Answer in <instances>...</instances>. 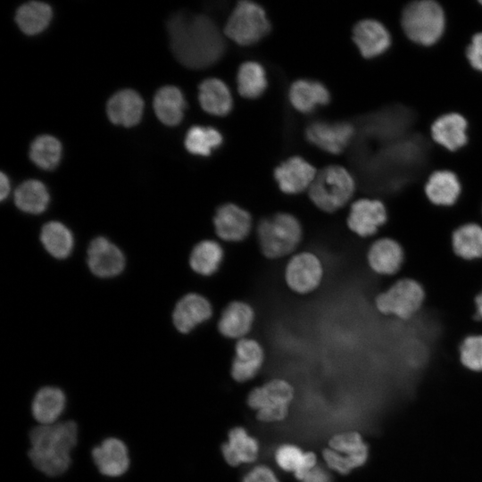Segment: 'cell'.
<instances>
[{
    "mask_svg": "<svg viewBox=\"0 0 482 482\" xmlns=\"http://www.w3.org/2000/svg\"><path fill=\"white\" fill-rule=\"evenodd\" d=\"M356 181L340 165H329L317 172L308 189L311 201L325 212H334L346 205L354 195Z\"/></svg>",
    "mask_w": 482,
    "mask_h": 482,
    "instance_id": "cell-5",
    "label": "cell"
},
{
    "mask_svg": "<svg viewBox=\"0 0 482 482\" xmlns=\"http://www.w3.org/2000/svg\"><path fill=\"white\" fill-rule=\"evenodd\" d=\"M237 89L245 98L259 97L267 87L266 73L257 62H245L238 69L237 75Z\"/></svg>",
    "mask_w": 482,
    "mask_h": 482,
    "instance_id": "cell-35",
    "label": "cell"
},
{
    "mask_svg": "<svg viewBox=\"0 0 482 482\" xmlns=\"http://www.w3.org/2000/svg\"><path fill=\"white\" fill-rule=\"evenodd\" d=\"M316 466L317 457L315 453L312 452H305L303 462L294 475L298 480L302 481L308 472H310Z\"/></svg>",
    "mask_w": 482,
    "mask_h": 482,
    "instance_id": "cell-42",
    "label": "cell"
},
{
    "mask_svg": "<svg viewBox=\"0 0 482 482\" xmlns=\"http://www.w3.org/2000/svg\"><path fill=\"white\" fill-rule=\"evenodd\" d=\"M355 135V126L348 121H314L305 129V136L309 142L335 154L342 153Z\"/></svg>",
    "mask_w": 482,
    "mask_h": 482,
    "instance_id": "cell-15",
    "label": "cell"
},
{
    "mask_svg": "<svg viewBox=\"0 0 482 482\" xmlns=\"http://www.w3.org/2000/svg\"><path fill=\"white\" fill-rule=\"evenodd\" d=\"M167 29L175 57L188 68L208 67L225 52L220 31L206 15L175 14L169 20Z\"/></svg>",
    "mask_w": 482,
    "mask_h": 482,
    "instance_id": "cell-1",
    "label": "cell"
},
{
    "mask_svg": "<svg viewBox=\"0 0 482 482\" xmlns=\"http://www.w3.org/2000/svg\"><path fill=\"white\" fill-rule=\"evenodd\" d=\"M221 453L229 465L252 463L258 457L259 444L244 428L236 427L229 431Z\"/></svg>",
    "mask_w": 482,
    "mask_h": 482,
    "instance_id": "cell-26",
    "label": "cell"
},
{
    "mask_svg": "<svg viewBox=\"0 0 482 482\" xmlns=\"http://www.w3.org/2000/svg\"><path fill=\"white\" fill-rule=\"evenodd\" d=\"M87 262L90 271L102 278L118 276L126 265L122 251L104 237H97L90 242Z\"/></svg>",
    "mask_w": 482,
    "mask_h": 482,
    "instance_id": "cell-16",
    "label": "cell"
},
{
    "mask_svg": "<svg viewBox=\"0 0 482 482\" xmlns=\"http://www.w3.org/2000/svg\"><path fill=\"white\" fill-rule=\"evenodd\" d=\"M51 18L52 9L47 4L31 1L20 6L15 21L25 34L35 35L47 27Z\"/></svg>",
    "mask_w": 482,
    "mask_h": 482,
    "instance_id": "cell-34",
    "label": "cell"
},
{
    "mask_svg": "<svg viewBox=\"0 0 482 482\" xmlns=\"http://www.w3.org/2000/svg\"><path fill=\"white\" fill-rule=\"evenodd\" d=\"M470 67L482 73V31L475 33L465 50Z\"/></svg>",
    "mask_w": 482,
    "mask_h": 482,
    "instance_id": "cell-40",
    "label": "cell"
},
{
    "mask_svg": "<svg viewBox=\"0 0 482 482\" xmlns=\"http://www.w3.org/2000/svg\"><path fill=\"white\" fill-rule=\"evenodd\" d=\"M39 238L46 251L56 259L69 257L73 250V235L70 229L60 221L46 223L41 229Z\"/></svg>",
    "mask_w": 482,
    "mask_h": 482,
    "instance_id": "cell-32",
    "label": "cell"
},
{
    "mask_svg": "<svg viewBox=\"0 0 482 482\" xmlns=\"http://www.w3.org/2000/svg\"><path fill=\"white\" fill-rule=\"evenodd\" d=\"M322 278V263L319 257L311 252L294 254L285 269V280L287 287L300 295H306L317 289Z\"/></svg>",
    "mask_w": 482,
    "mask_h": 482,
    "instance_id": "cell-12",
    "label": "cell"
},
{
    "mask_svg": "<svg viewBox=\"0 0 482 482\" xmlns=\"http://www.w3.org/2000/svg\"><path fill=\"white\" fill-rule=\"evenodd\" d=\"M405 260L402 245L394 238L382 237L374 239L366 253L367 265L380 277L395 278Z\"/></svg>",
    "mask_w": 482,
    "mask_h": 482,
    "instance_id": "cell-14",
    "label": "cell"
},
{
    "mask_svg": "<svg viewBox=\"0 0 482 482\" xmlns=\"http://www.w3.org/2000/svg\"><path fill=\"white\" fill-rule=\"evenodd\" d=\"M352 39L362 57L377 59L385 54L392 46L393 37L388 28L379 20H360L352 29Z\"/></svg>",
    "mask_w": 482,
    "mask_h": 482,
    "instance_id": "cell-13",
    "label": "cell"
},
{
    "mask_svg": "<svg viewBox=\"0 0 482 482\" xmlns=\"http://www.w3.org/2000/svg\"><path fill=\"white\" fill-rule=\"evenodd\" d=\"M186 102L181 91L174 86L160 88L154 98V110L157 118L165 125L179 124L183 118Z\"/></svg>",
    "mask_w": 482,
    "mask_h": 482,
    "instance_id": "cell-31",
    "label": "cell"
},
{
    "mask_svg": "<svg viewBox=\"0 0 482 482\" xmlns=\"http://www.w3.org/2000/svg\"><path fill=\"white\" fill-rule=\"evenodd\" d=\"M303 229L298 219L288 212H277L262 219L257 239L262 253L278 259L292 253L299 245Z\"/></svg>",
    "mask_w": 482,
    "mask_h": 482,
    "instance_id": "cell-4",
    "label": "cell"
},
{
    "mask_svg": "<svg viewBox=\"0 0 482 482\" xmlns=\"http://www.w3.org/2000/svg\"><path fill=\"white\" fill-rule=\"evenodd\" d=\"M222 135L216 129L194 126L187 133L185 146L193 154L208 156L222 144Z\"/></svg>",
    "mask_w": 482,
    "mask_h": 482,
    "instance_id": "cell-36",
    "label": "cell"
},
{
    "mask_svg": "<svg viewBox=\"0 0 482 482\" xmlns=\"http://www.w3.org/2000/svg\"><path fill=\"white\" fill-rule=\"evenodd\" d=\"M292 385L282 378H274L253 389L247 397L248 405L256 411V417L263 422L283 420L293 400Z\"/></svg>",
    "mask_w": 482,
    "mask_h": 482,
    "instance_id": "cell-9",
    "label": "cell"
},
{
    "mask_svg": "<svg viewBox=\"0 0 482 482\" xmlns=\"http://www.w3.org/2000/svg\"><path fill=\"white\" fill-rule=\"evenodd\" d=\"M252 222L250 212L232 203L219 206L213 216L216 235L231 243L245 240L251 232Z\"/></svg>",
    "mask_w": 482,
    "mask_h": 482,
    "instance_id": "cell-17",
    "label": "cell"
},
{
    "mask_svg": "<svg viewBox=\"0 0 482 482\" xmlns=\"http://www.w3.org/2000/svg\"><path fill=\"white\" fill-rule=\"evenodd\" d=\"M289 101L297 111L308 113L318 105H326L330 101L327 87L319 81L298 79L289 89Z\"/></svg>",
    "mask_w": 482,
    "mask_h": 482,
    "instance_id": "cell-27",
    "label": "cell"
},
{
    "mask_svg": "<svg viewBox=\"0 0 482 482\" xmlns=\"http://www.w3.org/2000/svg\"><path fill=\"white\" fill-rule=\"evenodd\" d=\"M453 253L461 260L474 262L482 259V226L467 222L456 228L451 237Z\"/></svg>",
    "mask_w": 482,
    "mask_h": 482,
    "instance_id": "cell-28",
    "label": "cell"
},
{
    "mask_svg": "<svg viewBox=\"0 0 482 482\" xmlns=\"http://www.w3.org/2000/svg\"><path fill=\"white\" fill-rule=\"evenodd\" d=\"M199 102L206 112L218 116L227 115L233 106L229 87L216 78L207 79L199 85Z\"/></svg>",
    "mask_w": 482,
    "mask_h": 482,
    "instance_id": "cell-29",
    "label": "cell"
},
{
    "mask_svg": "<svg viewBox=\"0 0 482 482\" xmlns=\"http://www.w3.org/2000/svg\"><path fill=\"white\" fill-rule=\"evenodd\" d=\"M459 355L465 369L482 373V334L467 336L460 345Z\"/></svg>",
    "mask_w": 482,
    "mask_h": 482,
    "instance_id": "cell-38",
    "label": "cell"
},
{
    "mask_svg": "<svg viewBox=\"0 0 482 482\" xmlns=\"http://www.w3.org/2000/svg\"><path fill=\"white\" fill-rule=\"evenodd\" d=\"M263 362L264 350L261 344L253 338H241L235 345L231 376L237 382L248 381L259 372Z\"/></svg>",
    "mask_w": 482,
    "mask_h": 482,
    "instance_id": "cell-23",
    "label": "cell"
},
{
    "mask_svg": "<svg viewBox=\"0 0 482 482\" xmlns=\"http://www.w3.org/2000/svg\"><path fill=\"white\" fill-rule=\"evenodd\" d=\"M305 452L295 445L284 444L277 448L274 458L283 470L295 473L303 462Z\"/></svg>",
    "mask_w": 482,
    "mask_h": 482,
    "instance_id": "cell-39",
    "label": "cell"
},
{
    "mask_svg": "<svg viewBox=\"0 0 482 482\" xmlns=\"http://www.w3.org/2000/svg\"><path fill=\"white\" fill-rule=\"evenodd\" d=\"M302 482H330V476L324 468L317 465L308 472Z\"/></svg>",
    "mask_w": 482,
    "mask_h": 482,
    "instance_id": "cell-43",
    "label": "cell"
},
{
    "mask_svg": "<svg viewBox=\"0 0 482 482\" xmlns=\"http://www.w3.org/2000/svg\"><path fill=\"white\" fill-rule=\"evenodd\" d=\"M212 316V305L210 301L198 293H188L175 304L172 322L179 332L187 334Z\"/></svg>",
    "mask_w": 482,
    "mask_h": 482,
    "instance_id": "cell-19",
    "label": "cell"
},
{
    "mask_svg": "<svg viewBox=\"0 0 482 482\" xmlns=\"http://www.w3.org/2000/svg\"><path fill=\"white\" fill-rule=\"evenodd\" d=\"M328 444L329 447L323 451V460L330 470L341 475L360 470L369 461L370 445L358 430L336 434Z\"/></svg>",
    "mask_w": 482,
    "mask_h": 482,
    "instance_id": "cell-7",
    "label": "cell"
},
{
    "mask_svg": "<svg viewBox=\"0 0 482 482\" xmlns=\"http://www.w3.org/2000/svg\"><path fill=\"white\" fill-rule=\"evenodd\" d=\"M143 109L141 96L134 90L124 89L109 99L106 111L112 123L131 127L139 122Z\"/></svg>",
    "mask_w": 482,
    "mask_h": 482,
    "instance_id": "cell-25",
    "label": "cell"
},
{
    "mask_svg": "<svg viewBox=\"0 0 482 482\" xmlns=\"http://www.w3.org/2000/svg\"><path fill=\"white\" fill-rule=\"evenodd\" d=\"M224 258V250L215 240L198 242L189 255V266L195 273L208 277L218 271Z\"/></svg>",
    "mask_w": 482,
    "mask_h": 482,
    "instance_id": "cell-30",
    "label": "cell"
},
{
    "mask_svg": "<svg viewBox=\"0 0 482 482\" xmlns=\"http://www.w3.org/2000/svg\"><path fill=\"white\" fill-rule=\"evenodd\" d=\"M387 220L388 212L383 201L361 197L351 204L346 225L360 238L374 239Z\"/></svg>",
    "mask_w": 482,
    "mask_h": 482,
    "instance_id": "cell-10",
    "label": "cell"
},
{
    "mask_svg": "<svg viewBox=\"0 0 482 482\" xmlns=\"http://www.w3.org/2000/svg\"><path fill=\"white\" fill-rule=\"evenodd\" d=\"M242 482H280L275 472L267 465L253 467L243 478Z\"/></svg>",
    "mask_w": 482,
    "mask_h": 482,
    "instance_id": "cell-41",
    "label": "cell"
},
{
    "mask_svg": "<svg viewBox=\"0 0 482 482\" xmlns=\"http://www.w3.org/2000/svg\"><path fill=\"white\" fill-rule=\"evenodd\" d=\"M79 442V426L74 420L37 424L28 432L27 457L31 466L46 478L61 477L71 468L72 453Z\"/></svg>",
    "mask_w": 482,
    "mask_h": 482,
    "instance_id": "cell-2",
    "label": "cell"
},
{
    "mask_svg": "<svg viewBox=\"0 0 482 482\" xmlns=\"http://www.w3.org/2000/svg\"><path fill=\"white\" fill-rule=\"evenodd\" d=\"M255 318L253 307L243 301L230 302L218 321L219 332L227 338L241 339L250 332Z\"/></svg>",
    "mask_w": 482,
    "mask_h": 482,
    "instance_id": "cell-24",
    "label": "cell"
},
{
    "mask_svg": "<svg viewBox=\"0 0 482 482\" xmlns=\"http://www.w3.org/2000/svg\"><path fill=\"white\" fill-rule=\"evenodd\" d=\"M66 393L57 386H44L33 395L29 412L37 425H50L59 421L67 408Z\"/></svg>",
    "mask_w": 482,
    "mask_h": 482,
    "instance_id": "cell-20",
    "label": "cell"
},
{
    "mask_svg": "<svg viewBox=\"0 0 482 482\" xmlns=\"http://www.w3.org/2000/svg\"><path fill=\"white\" fill-rule=\"evenodd\" d=\"M50 196L46 186L39 180L29 179L15 190L14 203L23 212L39 214L46 211Z\"/></svg>",
    "mask_w": 482,
    "mask_h": 482,
    "instance_id": "cell-33",
    "label": "cell"
},
{
    "mask_svg": "<svg viewBox=\"0 0 482 482\" xmlns=\"http://www.w3.org/2000/svg\"><path fill=\"white\" fill-rule=\"evenodd\" d=\"M270 30V24L262 6L251 1H240L230 13L224 33L241 46L257 43Z\"/></svg>",
    "mask_w": 482,
    "mask_h": 482,
    "instance_id": "cell-8",
    "label": "cell"
},
{
    "mask_svg": "<svg viewBox=\"0 0 482 482\" xmlns=\"http://www.w3.org/2000/svg\"><path fill=\"white\" fill-rule=\"evenodd\" d=\"M461 192L462 185L458 175L450 170L433 171L424 186V193L428 202L440 208L455 205Z\"/></svg>",
    "mask_w": 482,
    "mask_h": 482,
    "instance_id": "cell-22",
    "label": "cell"
},
{
    "mask_svg": "<svg viewBox=\"0 0 482 482\" xmlns=\"http://www.w3.org/2000/svg\"><path fill=\"white\" fill-rule=\"evenodd\" d=\"M61 154V143L49 135L37 137L30 145V159L37 166L44 170L55 168L59 163Z\"/></svg>",
    "mask_w": 482,
    "mask_h": 482,
    "instance_id": "cell-37",
    "label": "cell"
},
{
    "mask_svg": "<svg viewBox=\"0 0 482 482\" xmlns=\"http://www.w3.org/2000/svg\"><path fill=\"white\" fill-rule=\"evenodd\" d=\"M10 181L8 177L2 171L0 175V199L4 201L10 193Z\"/></svg>",
    "mask_w": 482,
    "mask_h": 482,
    "instance_id": "cell-44",
    "label": "cell"
},
{
    "mask_svg": "<svg viewBox=\"0 0 482 482\" xmlns=\"http://www.w3.org/2000/svg\"><path fill=\"white\" fill-rule=\"evenodd\" d=\"M90 456L97 472L108 478L126 475L131 466L129 448L120 437H104L90 450Z\"/></svg>",
    "mask_w": 482,
    "mask_h": 482,
    "instance_id": "cell-11",
    "label": "cell"
},
{
    "mask_svg": "<svg viewBox=\"0 0 482 482\" xmlns=\"http://www.w3.org/2000/svg\"><path fill=\"white\" fill-rule=\"evenodd\" d=\"M479 4L482 5V0H478Z\"/></svg>",
    "mask_w": 482,
    "mask_h": 482,
    "instance_id": "cell-46",
    "label": "cell"
},
{
    "mask_svg": "<svg viewBox=\"0 0 482 482\" xmlns=\"http://www.w3.org/2000/svg\"><path fill=\"white\" fill-rule=\"evenodd\" d=\"M425 298V289L419 281L400 278L376 295L374 305L382 315L409 320L421 310Z\"/></svg>",
    "mask_w": 482,
    "mask_h": 482,
    "instance_id": "cell-6",
    "label": "cell"
},
{
    "mask_svg": "<svg viewBox=\"0 0 482 482\" xmlns=\"http://www.w3.org/2000/svg\"><path fill=\"white\" fill-rule=\"evenodd\" d=\"M316 174L315 168L299 156L290 157L274 170V178L279 189L288 195L309 189Z\"/></svg>",
    "mask_w": 482,
    "mask_h": 482,
    "instance_id": "cell-21",
    "label": "cell"
},
{
    "mask_svg": "<svg viewBox=\"0 0 482 482\" xmlns=\"http://www.w3.org/2000/svg\"><path fill=\"white\" fill-rule=\"evenodd\" d=\"M400 25L410 41L420 46H432L445 34V12L436 0L410 1L403 6Z\"/></svg>",
    "mask_w": 482,
    "mask_h": 482,
    "instance_id": "cell-3",
    "label": "cell"
},
{
    "mask_svg": "<svg viewBox=\"0 0 482 482\" xmlns=\"http://www.w3.org/2000/svg\"><path fill=\"white\" fill-rule=\"evenodd\" d=\"M474 303L476 307L474 320L482 321V291L476 295Z\"/></svg>",
    "mask_w": 482,
    "mask_h": 482,
    "instance_id": "cell-45",
    "label": "cell"
},
{
    "mask_svg": "<svg viewBox=\"0 0 482 482\" xmlns=\"http://www.w3.org/2000/svg\"><path fill=\"white\" fill-rule=\"evenodd\" d=\"M469 123L458 112H447L436 118L430 126L433 142L449 152H456L464 147L468 141Z\"/></svg>",
    "mask_w": 482,
    "mask_h": 482,
    "instance_id": "cell-18",
    "label": "cell"
}]
</instances>
